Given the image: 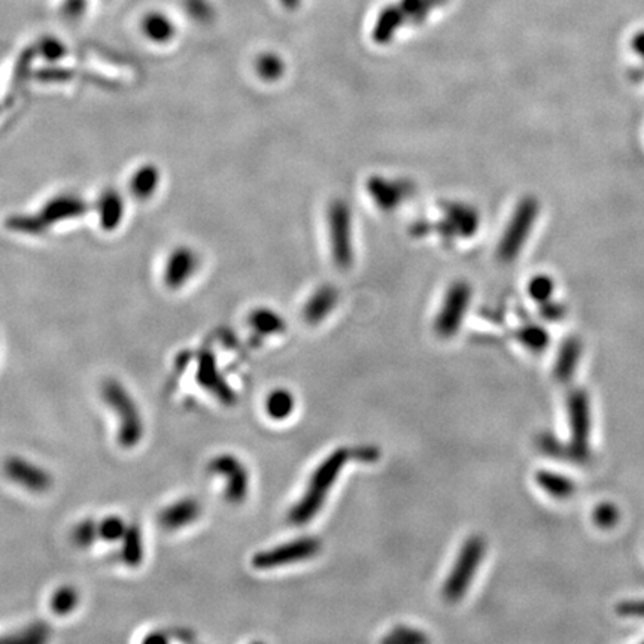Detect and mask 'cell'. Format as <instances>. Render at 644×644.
Returning <instances> with one entry per match:
<instances>
[{
	"label": "cell",
	"mask_w": 644,
	"mask_h": 644,
	"mask_svg": "<svg viewBox=\"0 0 644 644\" xmlns=\"http://www.w3.org/2000/svg\"><path fill=\"white\" fill-rule=\"evenodd\" d=\"M581 356V342L578 337H569L561 345L555 363V376L560 382H569L576 373Z\"/></svg>",
	"instance_id": "17"
},
{
	"label": "cell",
	"mask_w": 644,
	"mask_h": 644,
	"mask_svg": "<svg viewBox=\"0 0 644 644\" xmlns=\"http://www.w3.org/2000/svg\"><path fill=\"white\" fill-rule=\"evenodd\" d=\"M71 539L78 548H90L99 539V522L94 519L81 521L72 530Z\"/></svg>",
	"instance_id": "26"
},
{
	"label": "cell",
	"mask_w": 644,
	"mask_h": 644,
	"mask_svg": "<svg viewBox=\"0 0 644 644\" xmlns=\"http://www.w3.org/2000/svg\"><path fill=\"white\" fill-rule=\"evenodd\" d=\"M197 381L206 391L220 400L222 405H235L236 394L218 370L214 356L208 351H201L197 358Z\"/></svg>",
	"instance_id": "12"
},
{
	"label": "cell",
	"mask_w": 644,
	"mask_h": 644,
	"mask_svg": "<svg viewBox=\"0 0 644 644\" xmlns=\"http://www.w3.org/2000/svg\"><path fill=\"white\" fill-rule=\"evenodd\" d=\"M385 641L394 644L423 643V641H427V637L414 628L398 627L389 632Z\"/></svg>",
	"instance_id": "31"
},
{
	"label": "cell",
	"mask_w": 644,
	"mask_h": 644,
	"mask_svg": "<svg viewBox=\"0 0 644 644\" xmlns=\"http://www.w3.org/2000/svg\"><path fill=\"white\" fill-rule=\"evenodd\" d=\"M4 472L9 481L34 494H44L53 486V476L48 470L22 456H9L5 461Z\"/></svg>",
	"instance_id": "11"
},
{
	"label": "cell",
	"mask_w": 644,
	"mask_h": 644,
	"mask_svg": "<svg viewBox=\"0 0 644 644\" xmlns=\"http://www.w3.org/2000/svg\"><path fill=\"white\" fill-rule=\"evenodd\" d=\"M208 472L226 482L224 497L231 504H242L249 494V473L242 461L231 454L215 456L208 464Z\"/></svg>",
	"instance_id": "8"
},
{
	"label": "cell",
	"mask_w": 644,
	"mask_h": 644,
	"mask_svg": "<svg viewBox=\"0 0 644 644\" xmlns=\"http://www.w3.org/2000/svg\"><path fill=\"white\" fill-rule=\"evenodd\" d=\"M618 613L622 616L644 618V601H625L618 606Z\"/></svg>",
	"instance_id": "34"
},
{
	"label": "cell",
	"mask_w": 644,
	"mask_h": 644,
	"mask_svg": "<svg viewBox=\"0 0 644 644\" xmlns=\"http://www.w3.org/2000/svg\"><path fill=\"white\" fill-rule=\"evenodd\" d=\"M486 543L482 536H472L465 540L456 557L455 564L444 581V597L446 601L458 602L469 592L477 570L485 558Z\"/></svg>",
	"instance_id": "3"
},
{
	"label": "cell",
	"mask_w": 644,
	"mask_h": 644,
	"mask_svg": "<svg viewBox=\"0 0 644 644\" xmlns=\"http://www.w3.org/2000/svg\"><path fill=\"white\" fill-rule=\"evenodd\" d=\"M328 238H330L331 256L336 266L340 268H351L354 261L352 245L351 210L345 201L337 200L328 210Z\"/></svg>",
	"instance_id": "7"
},
{
	"label": "cell",
	"mask_w": 644,
	"mask_h": 644,
	"mask_svg": "<svg viewBox=\"0 0 644 644\" xmlns=\"http://www.w3.org/2000/svg\"><path fill=\"white\" fill-rule=\"evenodd\" d=\"M102 397L117 415L118 444L124 449L136 448L145 434V423L133 395L122 382L108 379L102 386Z\"/></svg>",
	"instance_id": "2"
},
{
	"label": "cell",
	"mask_w": 644,
	"mask_h": 644,
	"mask_svg": "<svg viewBox=\"0 0 644 644\" xmlns=\"http://www.w3.org/2000/svg\"><path fill=\"white\" fill-rule=\"evenodd\" d=\"M406 185L402 182H389L384 178H373L368 182V194H372L377 206L384 210H393L407 196Z\"/></svg>",
	"instance_id": "15"
},
{
	"label": "cell",
	"mask_w": 644,
	"mask_h": 644,
	"mask_svg": "<svg viewBox=\"0 0 644 644\" xmlns=\"http://www.w3.org/2000/svg\"><path fill=\"white\" fill-rule=\"evenodd\" d=\"M569 419L571 428L570 440V458L574 463L590 460V395L585 389H574L569 395Z\"/></svg>",
	"instance_id": "5"
},
{
	"label": "cell",
	"mask_w": 644,
	"mask_h": 644,
	"mask_svg": "<svg viewBox=\"0 0 644 644\" xmlns=\"http://www.w3.org/2000/svg\"><path fill=\"white\" fill-rule=\"evenodd\" d=\"M536 481L546 494L553 498H560V500L571 497L576 491L574 482L570 481L569 477L560 474V473L542 470L537 473Z\"/></svg>",
	"instance_id": "21"
},
{
	"label": "cell",
	"mask_w": 644,
	"mask_h": 644,
	"mask_svg": "<svg viewBox=\"0 0 644 644\" xmlns=\"http://www.w3.org/2000/svg\"><path fill=\"white\" fill-rule=\"evenodd\" d=\"M620 518L618 507L615 504H611V503H601V504L595 507L594 513H592V521L601 530L615 528L616 523L620 522Z\"/></svg>",
	"instance_id": "28"
},
{
	"label": "cell",
	"mask_w": 644,
	"mask_h": 644,
	"mask_svg": "<svg viewBox=\"0 0 644 644\" xmlns=\"http://www.w3.org/2000/svg\"><path fill=\"white\" fill-rule=\"evenodd\" d=\"M337 291L333 287H321L306 303L303 317L307 324L317 326L328 317L337 305Z\"/></svg>",
	"instance_id": "14"
},
{
	"label": "cell",
	"mask_w": 644,
	"mask_h": 644,
	"mask_svg": "<svg viewBox=\"0 0 644 644\" xmlns=\"http://www.w3.org/2000/svg\"><path fill=\"white\" fill-rule=\"evenodd\" d=\"M160 173L154 166H142L130 178V193L139 200H148L159 190Z\"/></svg>",
	"instance_id": "19"
},
{
	"label": "cell",
	"mask_w": 644,
	"mask_h": 644,
	"mask_svg": "<svg viewBox=\"0 0 644 644\" xmlns=\"http://www.w3.org/2000/svg\"><path fill=\"white\" fill-rule=\"evenodd\" d=\"M518 339L532 352H542L548 347L551 337L542 326H525L518 331Z\"/></svg>",
	"instance_id": "25"
},
{
	"label": "cell",
	"mask_w": 644,
	"mask_h": 644,
	"mask_svg": "<svg viewBox=\"0 0 644 644\" xmlns=\"http://www.w3.org/2000/svg\"><path fill=\"white\" fill-rule=\"evenodd\" d=\"M78 604H80V592L73 586H60L51 595L50 607L54 615H71Z\"/></svg>",
	"instance_id": "24"
},
{
	"label": "cell",
	"mask_w": 644,
	"mask_h": 644,
	"mask_svg": "<svg viewBox=\"0 0 644 644\" xmlns=\"http://www.w3.org/2000/svg\"><path fill=\"white\" fill-rule=\"evenodd\" d=\"M129 523L122 516L111 515L99 522V539L108 543L120 542L126 534Z\"/></svg>",
	"instance_id": "27"
},
{
	"label": "cell",
	"mask_w": 644,
	"mask_h": 644,
	"mask_svg": "<svg viewBox=\"0 0 644 644\" xmlns=\"http://www.w3.org/2000/svg\"><path fill=\"white\" fill-rule=\"evenodd\" d=\"M632 46H634L637 54H640L641 57H644V34H637L634 41H632Z\"/></svg>",
	"instance_id": "35"
},
{
	"label": "cell",
	"mask_w": 644,
	"mask_h": 644,
	"mask_svg": "<svg viewBox=\"0 0 644 644\" xmlns=\"http://www.w3.org/2000/svg\"><path fill=\"white\" fill-rule=\"evenodd\" d=\"M200 266V257L196 249L185 245L176 247L164 259L161 270L164 285L171 289L184 288L190 280L194 279Z\"/></svg>",
	"instance_id": "10"
},
{
	"label": "cell",
	"mask_w": 644,
	"mask_h": 644,
	"mask_svg": "<svg viewBox=\"0 0 644 644\" xmlns=\"http://www.w3.org/2000/svg\"><path fill=\"white\" fill-rule=\"evenodd\" d=\"M201 515V504L197 498L185 497L164 507L159 513L160 527L168 532H178L196 522Z\"/></svg>",
	"instance_id": "13"
},
{
	"label": "cell",
	"mask_w": 644,
	"mask_h": 644,
	"mask_svg": "<svg viewBox=\"0 0 644 644\" xmlns=\"http://www.w3.org/2000/svg\"><path fill=\"white\" fill-rule=\"evenodd\" d=\"M321 551V542L317 537H301L279 544L277 548L259 552L252 558L257 570H272L285 565L298 564L317 557Z\"/></svg>",
	"instance_id": "6"
},
{
	"label": "cell",
	"mask_w": 644,
	"mask_h": 644,
	"mask_svg": "<svg viewBox=\"0 0 644 644\" xmlns=\"http://www.w3.org/2000/svg\"><path fill=\"white\" fill-rule=\"evenodd\" d=\"M257 73H259L264 81L279 80L284 73V63L278 59L277 55L266 54L259 57L257 62Z\"/></svg>",
	"instance_id": "29"
},
{
	"label": "cell",
	"mask_w": 644,
	"mask_h": 644,
	"mask_svg": "<svg viewBox=\"0 0 644 644\" xmlns=\"http://www.w3.org/2000/svg\"><path fill=\"white\" fill-rule=\"evenodd\" d=\"M294 407H296V400L288 389H275L266 398V412L275 421L289 418V415L294 412Z\"/></svg>",
	"instance_id": "22"
},
{
	"label": "cell",
	"mask_w": 644,
	"mask_h": 644,
	"mask_svg": "<svg viewBox=\"0 0 644 644\" xmlns=\"http://www.w3.org/2000/svg\"><path fill=\"white\" fill-rule=\"evenodd\" d=\"M120 542H122L120 560L122 561V564L132 569H136L142 564L145 558V543H143L142 530L139 528L138 523H130L126 534Z\"/></svg>",
	"instance_id": "16"
},
{
	"label": "cell",
	"mask_w": 644,
	"mask_h": 644,
	"mask_svg": "<svg viewBox=\"0 0 644 644\" xmlns=\"http://www.w3.org/2000/svg\"><path fill=\"white\" fill-rule=\"evenodd\" d=\"M99 206V220H101L102 229L105 230H113L117 229L118 222L122 224V217H124V200L120 194L115 191H106L102 194L101 199L97 201Z\"/></svg>",
	"instance_id": "18"
},
{
	"label": "cell",
	"mask_w": 644,
	"mask_h": 644,
	"mask_svg": "<svg viewBox=\"0 0 644 644\" xmlns=\"http://www.w3.org/2000/svg\"><path fill=\"white\" fill-rule=\"evenodd\" d=\"M553 291H555V284H553L552 278L546 277V275L532 278L528 285V293L532 296V300L539 301V303L551 300Z\"/></svg>",
	"instance_id": "30"
},
{
	"label": "cell",
	"mask_w": 644,
	"mask_h": 644,
	"mask_svg": "<svg viewBox=\"0 0 644 644\" xmlns=\"http://www.w3.org/2000/svg\"><path fill=\"white\" fill-rule=\"evenodd\" d=\"M446 224H448V229L452 235L467 238V236H472L477 230L479 217L469 206L454 205L448 210Z\"/></svg>",
	"instance_id": "20"
},
{
	"label": "cell",
	"mask_w": 644,
	"mask_h": 644,
	"mask_svg": "<svg viewBox=\"0 0 644 644\" xmlns=\"http://www.w3.org/2000/svg\"><path fill=\"white\" fill-rule=\"evenodd\" d=\"M539 210V201L534 197H525L519 201L498 245L497 256L500 261L511 263L521 254L523 245L532 235Z\"/></svg>",
	"instance_id": "4"
},
{
	"label": "cell",
	"mask_w": 644,
	"mask_h": 644,
	"mask_svg": "<svg viewBox=\"0 0 644 644\" xmlns=\"http://www.w3.org/2000/svg\"><path fill=\"white\" fill-rule=\"evenodd\" d=\"M147 34H150L151 39H154L155 43H163L172 36V25L171 23L166 24L164 20L155 17L148 22Z\"/></svg>",
	"instance_id": "32"
},
{
	"label": "cell",
	"mask_w": 644,
	"mask_h": 644,
	"mask_svg": "<svg viewBox=\"0 0 644 644\" xmlns=\"http://www.w3.org/2000/svg\"><path fill=\"white\" fill-rule=\"evenodd\" d=\"M249 326L261 336L278 335L285 330L284 319L272 309H257L249 315Z\"/></svg>",
	"instance_id": "23"
},
{
	"label": "cell",
	"mask_w": 644,
	"mask_h": 644,
	"mask_svg": "<svg viewBox=\"0 0 644 644\" xmlns=\"http://www.w3.org/2000/svg\"><path fill=\"white\" fill-rule=\"evenodd\" d=\"M472 301V288L465 282H455L444 296V305L440 307L439 315L435 318V333L451 339L458 333L464 319L467 309Z\"/></svg>",
	"instance_id": "9"
},
{
	"label": "cell",
	"mask_w": 644,
	"mask_h": 644,
	"mask_svg": "<svg viewBox=\"0 0 644 644\" xmlns=\"http://www.w3.org/2000/svg\"><path fill=\"white\" fill-rule=\"evenodd\" d=\"M351 455V451L340 448L331 452L330 455L322 461L310 477L305 494L301 495L298 504L289 512V522L294 525H305L318 515Z\"/></svg>",
	"instance_id": "1"
},
{
	"label": "cell",
	"mask_w": 644,
	"mask_h": 644,
	"mask_svg": "<svg viewBox=\"0 0 644 644\" xmlns=\"http://www.w3.org/2000/svg\"><path fill=\"white\" fill-rule=\"evenodd\" d=\"M540 314L548 321H560L565 317V307L564 305H561L557 301L548 300L544 301Z\"/></svg>",
	"instance_id": "33"
}]
</instances>
